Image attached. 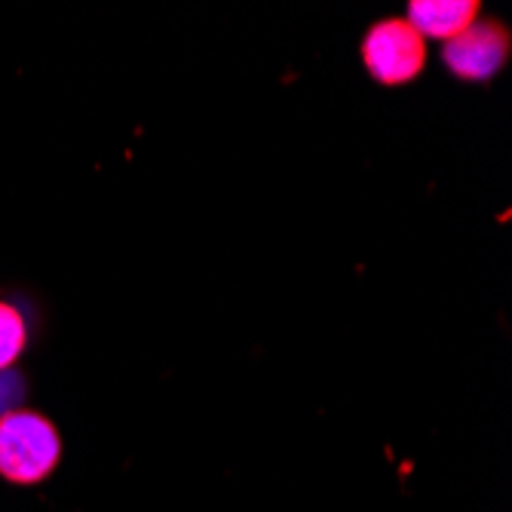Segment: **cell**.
Returning <instances> with one entry per match:
<instances>
[{"label":"cell","mask_w":512,"mask_h":512,"mask_svg":"<svg viewBox=\"0 0 512 512\" xmlns=\"http://www.w3.org/2000/svg\"><path fill=\"white\" fill-rule=\"evenodd\" d=\"M62 442L56 427L37 411H10L0 417V476L31 485L46 479L59 463Z\"/></svg>","instance_id":"6da1fadb"},{"label":"cell","mask_w":512,"mask_h":512,"mask_svg":"<svg viewBox=\"0 0 512 512\" xmlns=\"http://www.w3.org/2000/svg\"><path fill=\"white\" fill-rule=\"evenodd\" d=\"M362 62L384 86L411 83L427 65V43L405 19H384L371 25L362 40Z\"/></svg>","instance_id":"7a4b0ae2"},{"label":"cell","mask_w":512,"mask_h":512,"mask_svg":"<svg viewBox=\"0 0 512 512\" xmlns=\"http://www.w3.org/2000/svg\"><path fill=\"white\" fill-rule=\"evenodd\" d=\"M442 59L463 80H488L509 59V31L494 19H476L445 43Z\"/></svg>","instance_id":"3957f363"},{"label":"cell","mask_w":512,"mask_h":512,"mask_svg":"<svg viewBox=\"0 0 512 512\" xmlns=\"http://www.w3.org/2000/svg\"><path fill=\"white\" fill-rule=\"evenodd\" d=\"M479 16L476 0H411L408 25L421 37L451 40L463 28H470Z\"/></svg>","instance_id":"277c9868"},{"label":"cell","mask_w":512,"mask_h":512,"mask_svg":"<svg viewBox=\"0 0 512 512\" xmlns=\"http://www.w3.org/2000/svg\"><path fill=\"white\" fill-rule=\"evenodd\" d=\"M25 319L13 304L0 301V368H13L19 353L25 350Z\"/></svg>","instance_id":"5b68a950"},{"label":"cell","mask_w":512,"mask_h":512,"mask_svg":"<svg viewBox=\"0 0 512 512\" xmlns=\"http://www.w3.org/2000/svg\"><path fill=\"white\" fill-rule=\"evenodd\" d=\"M25 399V381L16 375L13 368H0V417H7L10 411H19Z\"/></svg>","instance_id":"8992f818"}]
</instances>
